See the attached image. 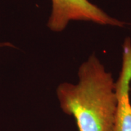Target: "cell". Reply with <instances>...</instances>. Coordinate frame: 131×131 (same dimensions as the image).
<instances>
[{
    "label": "cell",
    "instance_id": "obj_4",
    "mask_svg": "<svg viewBox=\"0 0 131 131\" xmlns=\"http://www.w3.org/2000/svg\"><path fill=\"white\" fill-rule=\"evenodd\" d=\"M13 47V45H11L10 43L9 42H3V43H0V47Z\"/></svg>",
    "mask_w": 131,
    "mask_h": 131
},
{
    "label": "cell",
    "instance_id": "obj_3",
    "mask_svg": "<svg viewBox=\"0 0 131 131\" xmlns=\"http://www.w3.org/2000/svg\"><path fill=\"white\" fill-rule=\"evenodd\" d=\"M131 39H125L122 45L121 70L116 81L117 106L113 131H131Z\"/></svg>",
    "mask_w": 131,
    "mask_h": 131
},
{
    "label": "cell",
    "instance_id": "obj_1",
    "mask_svg": "<svg viewBox=\"0 0 131 131\" xmlns=\"http://www.w3.org/2000/svg\"><path fill=\"white\" fill-rule=\"evenodd\" d=\"M78 82H63L56 89L62 111L74 117L79 131H113L117 111L116 82L98 57L80 66Z\"/></svg>",
    "mask_w": 131,
    "mask_h": 131
},
{
    "label": "cell",
    "instance_id": "obj_2",
    "mask_svg": "<svg viewBox=\"0 0 131 131\" xmlns=\"http://www.w3.org/2000/svg\"><path fill=\"white\" fill-rule=\"evenodd\" d=\"M52 12L47 27L63 31L71 20L90 21L101 25L122 27L125 23L106 13L89 0H52Z\"/></svg>",
    "mask_w": 131,
    "mask_h": 131
}]
</instances>
